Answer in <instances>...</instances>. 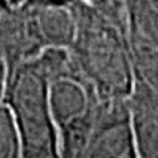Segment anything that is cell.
<instances>
[{
    "instance_id": "6da1fadb",
    "label": "cell",
    "mask_w": 158,
    "mask_h": 158,
    "mask_svg": "<svg viewBox=\"0 0 158 158\" xmlns=\"http://www.w3.org/2000/svg\"><path fill=\"white\" fill-rule=\"evenodd\" d=\"M5 103L16 126L21 158H61L44 64L18 68L5 94Z\"/></svg>"
},
{
    "instance_id": "7a4b0ae2",
    "label": "cell",
    "mask_w": 158,
    "mask_h": 158,
    "mask_svg": "<svg viewBox=\"0 0 158 158\" xmlns=\"http://www.w3.org/2000/svg\"><path fill=\"white\" fill-rule=\"evenodd\" d=\"M84 158H139L131 108L126 103L98 106Z\"/></svg>"
},
{
    "instance_id": "3957f363",
    "label": "cell",
    "mask_w": 158,
    "mask_h": 158,
    "mask_svg": "<svg viewBox=\"0 0 158 158\" xmlns=\"http://www.w3.org/2000/svg\"><path fill=\"white\" fill-rule=\"evenodd\" d=\"M139 158H158V95L140 85L131 106Z\"/></svg>"
}]
</instances>
